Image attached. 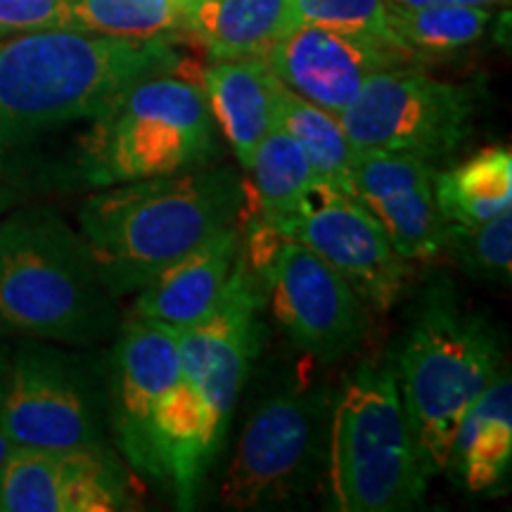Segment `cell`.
Segmentation results:
<instances>
[{"instance_id": "obj_1", "label": "cell", "mask_w": 512, "mask_h": 512, "mask_svg": "<svg viewBox=\"0 0 512 512\" xmlns=\"http://www.w3.org/2000/svg\"><path fill=\"white\" fill-rule=\"evenodd\" d=\"M247 200L235 169L197 166L95 192L79 211V233L105 285L124 297L216 235L238 228Z\"/></svg>"}, {"instance_id": "obj_2", "label": "cell", "mask_w": 512, "mask_h": 512, "mask_svg": "<svg viewBox=\"0 0 512 512\" xmlns=\"http://www.w3.org/2000/svg\"><path fill=\"white\" fill-rule=\"evenodd\" d=\"M166 38H119L76 29L19 34L0 43V152L38 133L98 119L133 83L181 74Z\"/></svg>"}, {"instance_id": "obj_3", "label": "cell", "mask_w": 512, "mask_h": 512, "mask_svg": "<svg viewBox=\"0 0 512 512\" xmlns=\"http://www.w3.org/2000/svg\"><path fill=\"white\" fill-rule=\"evenodd\" d=\"M259 290L245 252L216 313L178 332L181 375L157 411L155 434L178 508L195 505L221 451L235 401L259 349Z\"/></svg>"}, {"instance_id": "obj_4", "label": "cell", "mask_w": 512, "mask_h": 512, "mask_svg": "<svg viewBox=\"0 0 512 512\" xmlns=\"http://www.w3.org/2000/svg\"><path fill=\"white\" fill-rule=\"evenodd\" d=\"M117 328V297L79 230L48 207L3 214L0 332L93 347Z\"/></svg>"}, {"instance_id": "obj_5", "label": "cell", "mask_w": 512, "mask_h": 512, "mask_svg": "<svg viewBox=\"0 0 512 512\" xmlns=\"http://www.w3.org/2000/svg\"><path fill=\"white\" fill-rule=\"evenodd\" d=\"M328 486L342 512L411 510L427 479L403 406L394 356L358 363L330 411Z\"/></svg>"}, {"instance_id": "obj_6", "label": "cell", "mask_w": 512, "mask_h": 512, "mask_svg": "<svg viewBox=\"0 0 512 512\" xmlns=\"http://www.w3.org/2000/svg\"><path fill=\"white\" fill-rule=\"evenodd\" d=\"M434 297L413 320L394 356L396 380L427 479L441 475L458 422L503 370L496 330L477 313Z\"/></svg>"}, {"instance_id": "obj_7", "label": "cell", "mask_w": 512, "mask_h": 512, "mask_svg": "<svg viewBox=\"0 0 512 512\" xmlns=\"http://www.w3.org/2000/svg\"><path fill=\"white\" fill-rule=\"evenodd\" d=\"M88 178L119 185L207 166L216 155V121L202 86L159 74L128 86L93 119Z\"/></svg>"}, {"instance_id": "obj_8", "label": "cell", "mask_w": 512, "mask_h": 512, "mask_svg": "<svg viewBox=\"0 0 512 512\" xmlns=\"http://www.w3.org/2000/svg\"><path fill=\"white\" fill-rule=\"evenodd\" d=\"M330 411L328 392L316 384H294L261 401L221 479V503L261 510L302 498L323 465Z\"/></svg>"}, {"instance_id": "obj_9", "label": "cell", "mask_w": 512, "mask_h": 512, "mask_svg": "<svg viewBox=\"0 0 512 512\" xmlns=\"http://www.w3.org/2000/svg\"><path fill=\"white\" fill-rule=\"evenodd\" d=\"M247 268L266 285L273 318L297 349L318 363H337L366 342L370 311L318 254L256 219Z\"/></svg>"}, {"instance_id": "obj_10", "label": "cell", "mask_w": 512, "mask_h": 512, "mask_svg": "<svg viewBox=\"0 0 512 512\" xmlns=\"http://www.w3.org/2000/svg\"><path fill=\"white\" fill-rule=\"evenodd\" d=\"M86 358L29 342L0 389V425L15 446L72 451L105 446L107 389Z\"/></svg>"}, {"instance_id": "obj_11", "label": "cell", "mask_w": 512, "mask_h": 512, "mask_svg": "<svg viewBox=\"0 0 512 512\" xmlns=\"http://www.w3.org/2000/svg\"><path fill=\"white\" fill-rule=\"evenodd\" d=\"M475 112V93L463 83L399 67L370 76L339 121L358 150L411 152L434 164L465 145Z\"/></svg>"}, {"instance_id": "obj_12", "label": "cell", "mask_w": 512, "mask_h": 512, "mask_svg": "<svg viewBox=\"0 0 512 512\" xmlns=\"http://www.w3.org/2000/svg\"><path fill=\"white\" fill-rule=\"evenodd\" d=\"M273 228L318 254L368 311L387 313L411 278V264L396 252L375 216L347 192L313 183L302 204Z\"/></svg>"}, {"instance_id": "obj_13", "label": "cell", "mask_w": 512, "mask_h": 512, "mask_svg": "<svg viewBox=\"0 0 512 512\" xmlns=\"http://www.w3.org/2000/svg\"><path fill=\"white\" fill-rule=\"evenodd\" d=\"M117 332L107 377V422L128 467L164 482L155 420L181 375L178 332L136 316L119 323Z\"/></svg>"}, {"instance_id": "obj_14", "label": "cell", "mask_w": 512, "mask_h": 512, "mask_svg": "<svg viewBox=\"0 0 512 512\" xmlns=\"http://www.w3.org/2000/svg\"><path fill=\"white\" fill-rule=\"evenodd\" d=\"M261 60L292 93L337 117L358 98L370 76L415 64L392 43L313 24H294Z\"/></svg>"}, {"instance_id": "obj_15", "label": "cell", "mask_w": 512, "mask_h": 512, "mask_svg": "<svg viewBox=\"0 0 512 512\" xmlns=\"http://www.w3.org/2000/svg\"><path fill=\"white\" fill-rule=\"evenodd\" d=\"M434 171L422 157L396 150H358L351 169V195L408 264L444 256L446 221L434 200Z\"/></svg>"}, {"instance_id": "obj_16", "label": "cell", "mask_w": 512, "mask_h": 512, "mask_svg": "<svg viewBox=\"0 0 512 512\" xmlns=\"http://www.w3.org/2000/svg\"><path fill=\"white\" fill-rule=\"evenodd\" d=\"M240 259L242 233L238 226L216 235L140 287L131 316L157 320L174 330L204 323L221 306Z\"/></svg>"}, {"instance_id": "obj_17", "label": "cell", "mask_w": 512, "mask_h": 512, "mask_svg": "<svg viewBox=\"0 0 512 512\" xmlns=\"http://www.w3.org/2000/svg\"><path fill=\"white\" fill-rule=\"evenodd\" d=\"M202 91L233 155L249 169L256 147L278 126V79L261 57L214 60L202 74Z\"/></svg>"}, {"instance_id": "obj_18", "label": "cell", "mask_w": 512, "mask_h": 512, "mask_svg": "<svg viewBox=\"0 0 512 512\" xmlns=\"http://www.w3.org/2000/svg\"><path fill=\"white\" fill-rule=\"evenodd\" d=\"M510 465L512 380L503 368L458 422L444 472L472 494H484L508 479Z\"/></svg>"}, {"instance_id": "obj_19", "label": "cell", "mask_w": 512, "mask_h": 512, "mask_svg": "<svg viewBox=\"0 0 512 512\" xmlns=\"http://www.w3.org/2000/svg\"><path fill=\"white\" fill-rule=\"evenodd\" d=\"M292 27V0H185L183 36L211 60L261 57Z\"/></svg>"}, {"instance_id": "obj_20", "label": "cell", "mask_w": 512, "mask_h": 512, "mask_svg": "<svg viewBox=\"0 0 512 512\" xmlns=\"http://www.w3.org/2000/svg\"><path fill=\"white\" fill-rule=\"evenodd\" d=\"M434 200L441 219L477 226L512 211V150L491 145L448 171H434Z\"/></svg>"}, {"instance_id": "obj_21", "label": "cell", "mask_w": 512, "mask_h": 512, "mask_svg": "<svg viewBox=\"0 0 512 512\" xmlns=\"http://www.w3.org/2000/svg\"><path fill=\"white\" fill-rule=\"evenodd\" d=\"M278 126L302 145L316 183L351 195V169L358 147L351 143L337 114L304 100L278 81Z\"/></svg>"}, {"instance_id": "obj_22", "label": "cell", "mask_w": 512, "mask_h": 512, "mask_svg": "<svg viewBox=\"0 0 512 512\" xmlns=\"http://www.w3.org/2000/svg\"><path fill=\"white\" fill-rule=\"evenodd\" d=\"M491 24L489 8L437 5V8H399L389 5V31L413 62L456 55L475 46Z\"/></svg>"}, {"instance_id": "obj_23", "label": "cell", "mask_w": 512, "mask_h": 512, "mask_svg": "<svg viewBox=\"0 0 512 512\" xmlns=\"http://www.w3.org/2000/svg\"><path fill=\"white\" fill-rule=\"evenodd\" d=\"M247 171L252 174L259 219L271 226L290 216L316 183L302 145L280 126L261 140Z\"/></svg>"}, {"instance_id": "obj_24", "label": "cell", "mask_w": 512, "mask_h": 512, "mask_svg": "<svg viewBox=\"0 0 512 512\" xmlns=\"http://www.w3.org/2000/svg\"><path fill=\"white\" fill-rule=\"evenodd\" d=\"M69 451L15 446L0 472V512H67Z\"/></svg>"}, {"instance_id": "obj_25", "label": "cell", "mask_w": 512, "mask_h": 512, "mask_svg": "<svg viewBox=\"0 0 512 512\" xmlns=\"http://www.w3.org/2000/svg\"><path fill=\"white\" fill-rule=\"evenodd\" d=\"M72 17L76 31L176 43L185 27V0H72Z\"/></svg>"}, {"instance_id": "obj_26", "label": "cell", "mask_w": 512, "mask_h": 512, "mask_svg": "<svg viewBox=\"0 0 512 512\" xmlns=\"http://www.w3.org/2000/svg\"><path fill=\"white\" fill-rule=\"evenodd\" d=\"M444 254L453 256L458 266L475 278L489 283H510L512 211L477 226L446 223Z\"/></svg>"}, {"instance_id": "obj_27", "label": "cell", "mask_w": 512, "mask_h": 512, "mask_svg": "<svg viewBox=\"0 0 512 512\" xmlns=\"http://www.w3.org/2000/svg\"><path fill=\"white\" fill-rule=\"evenodd\" d=\"M294 24H313L342 34L392 43L387 0H292ZM401 50V48H399Z\"/></svg>"}, {"instance_id": "obj_28", "label": "cell", "mask_w": 512, "mask_h": 512, "mask_svg": "<svg viewBox=\"0 0 512 512\" xmlns=\"http://www.w3.org/2000/svg\"><path fill=\"white\" fill-rule=\"evenodd\" d=\"M74 29L72 0H0V38Z\"/></svg>"}, {"instance_id": "obj_29", "label": "cell", "mask_w": 512, "mask_h": 512, "mask_svg": "<svg viewBox=\"0 0 512 512\" xmlns=\"http://www.w3.org/2000/svg\"><path fill=\"white\" fill-rule=\"evenodd\" d=\"M389 5L399 8H437V5H470V8H494L508 0H387Z\"/></svg>"}, {"instance_id": "obj_30", "label": "cell", "mask_w": 512, "mask_h": 512, "mask_svg": "<svg viewBox=\"0 0 512 512\" xmlns=\"http://www.w3.org/2000/svg\"><path fill=\"white\" fill-rule=\"evenodd\" d=\"M12 451H15V444H12L8 432H5L3 425H0V472H3V467H5V463H8Z\"/></svg>"}, {"instance_id": "obj_31", "label": "cell", "mask_w": 512, "mask_h": 512, "mask_svg": "<svg viewBox=\"0 0 512 512\" xmlns=\"http://www.w3.org/2000/svg\"><path fill=\"white\" fill-rule=\"evenodd\" d=\"M12 202H15V192L10 188H5V185H0V216L5 214L12 207Z\"/></svg>"}, {"instance_id": "obj_32", "label": "cell", "mask_w": 512, "mask_h": 512, "mask_svg": "<svg viewBox=\"0 0 512 512\" xmlns=\"http://www.w3.org/2000/svg\"><path fill=\"white\" fill-rule=\"evenodd\" d=\"M8 370H10L8 356H5L3 351H0V389H3V382H5V377H8Z\"/></svg>"}]
</instances>
